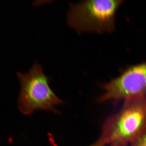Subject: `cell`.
Masks as SVG:
<instances>
[{
	"label": "cell",
	"instance_id": "cell-6",
	"mask_svg": "<svg viewBox=\"0 0 146 146\" xmlns=\"http://www.w3.org/2000/svg\"><path fill=\"white\" fill-rule=\"evenodd\" d=\"M108 145L106 139L100 135V138L94 143L89 146H105Z\"/></svg>",
	"mask_w": 146,
	"mask_h": 146
},
{
	"label": "cell",
	"instance_id": "cell-1",
	"mask_svg": "<svg viewBox=\"0 0 146 146\" xmlns=\"http://www.w3.org/2000/svg\"><path fill=\"white\" fill-rule=\"evenodd\" d=\"M146 129V96L125 100L104 123L101 135L110 146H127Z\"/></svg>",
	"mask_w": 146,
	"mask_h": 146
},
{
	"label": "cell",
	"instance_id": "cell-2",
	"mask_svg": "<svg viewBox=\"0 0 146 146\" xmlns=\"http://www.w3.org/2000/svg\"><path fill=\"white\" fill-rule=\"evenodd\" d=\"M123 1L87 0L71 3L67 23L78 33H111L115 28L116 11Z\"/></svg>",
	"mask_w": 146,
	"mask_h": 146
},
{
	"label": "cell",
	"instance_id": "cell-3",
	"mask_svg": "<svg viewBox=\"0 0 146 146\" xmlns=\"http://www.w3.org/2000/svg\"><path fill=\"white\" fill-rule=\"evenodd\" d=\"M17 74L21 84L18 108L23 114L30 115L38 110L56 112V106L63 104L50 89V78L36 60L26 74Z\"/></svg>",
	"mask_w": 146,
	"mask_h": 146
},
{
	"label": "cell",
	"instance_id": "cell-4",
	"mask_svg": "<svg viewBox=\"0 0 146 146\" xmlns=\"http://www.w3.org/2000/svg\"><path fill=\"white\" fill-rule=\"evenodd\" d=\"M101 87L104 92L98 98L100 102L146 96V62L127 67L118 77Z\"/></svg>",
	"mask_w": 146,
	"mask_h": 146
},
{
	"label": "cell",
	"instance_id": "cell-5",
	"mask_svg": "<svg viewBox=\"0 0 146 146\" xmlns=\"http://www.w3.org/2000/svg\"><path fill=\"white\" fill-rule=\"evenodd\" d=\"M131 144V146H146V129Z\"/></svg>",
	"mask_w": 146,
	"mask_h": 146
}]
</instances>
